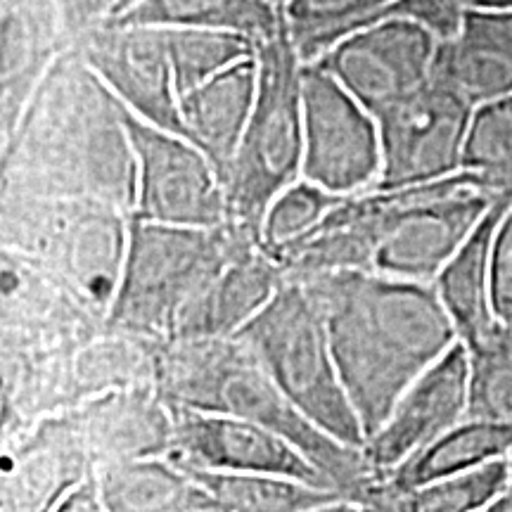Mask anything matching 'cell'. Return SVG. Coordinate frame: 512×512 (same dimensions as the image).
Returning <instances> with one entry per match:
<instances>
[{
	"mask_svg": "<svg viewBox=\"0 0 512 512\" xmlns=\"http://www.w3.org/2000/svg\"><path fill=\"white\" fill-rule=\"evenodd\" d=\"M112 22L226 31L259 46L283 27V10L273 0H143L138 8Z\"/></svg>",
	"mask_w": 512,
	"mask_h": 512,
	"instance_id": "obj_26",
	"label": "cell"
},
{
	"mask_svg": "<svg viewBox=\"0 0 512 512\" xmlns=\"http://www.w3.org/2000/svg\"><path fill=\"white\" fill-rule=\"evenodd\" d=\"M238 226L181 228L131 216L121 283L105 328L171 344L185 306L233 249Z\"/></svg>",
	"mask_w": 512,
	"mask_h": 512,
	"instance_id": "obj_8",
	"label": "cell"
},
{
	"mask_svg": "<svg viewBox=\"0 0 512 512\" xmlns=\"http://www.w3.org/2000/svg\"><path fill=\"white\" fill-rule=\"evenodd\" d=\"M311 512H363L358 505H354L351 501H347V498H337V501H330L325 505H320V508L311 510Z\"/></svg>",
	"mask_w": 512,
	"mask_h": 512,
	"instance_id": "obj_40",
	"label": "cell"
},
{
	"mask_svg": "<svg viewBox=\"0 0 512 512\" xmlns=\"http://www.w3.org/2000/svg\"><path fill=\"white\" fill-rule=\"evenodd\" d=\"M235 339L320 432L339 444L366 446V434L339 380L323 313L304 283L285 278Z\"/></svg>",
	"mask_w": 512,
	"mask_h": 512,
	"instance_id": "obj_7",
	"label": "cell"
},
{
	"mask_svg": "<svg viewBox=\"0 0 512 512\" xmlns=\"http://www.w3.org/2000/svg\"><path fill=\"white\" fill-rule=\"evenodd\" d=\"M55 512H107L105 505L100 501L98 491V479H88L86 484H81L74 494H69L64 501L57 505Z\"/></svg>",
	"mask_w": 512,
	"mask_h": 512,
	"instance_id": "obj_38",
	"label": "cell"
},
{
	"mask_svg": "<svg viewBox=\"0 0 512 512\" xmlns=\"http://www.w3.org/2000/svg\"><path fill=\"white\" fill-rule=\"evenodd\" d=\"M57 8L62 12L64 29L74 46L83 34L114 19L119 0H57Z\"/></svg>",
	"mask_w": 512,
	"mask_h": 512,
	"instance_id": "obj_37",
	"label": "cell"
},
{
	"mask_svg": "<svg viewBox=\"0 0 512 512\" xmlns=\"http://www.w3.org/2000/svg\"><path fill=\"white\" fill-rule=\"evenodd\" d=\"M467 377V349L458 342L408 387L387 422L366 441L370 467L380 475L399 470L467 420Z\"/></svg>",
	"mask_w": 512,
	"mask_h": 512,
	"instance_id": "obj_16",
	"label": "cell"
},
{
	"mask_svg": "<svg viewBox=\"0 0 512 512\" xmlns=\"http://www.w3.org/2000/svg\"><path fill=\"white\" fill-rule=\"evenodd\" d=\"M95 479L107 512H221L209 491L169 456L105 467Z\"/></svg>",
	"mask_w": 512,
	"mask_h": 512,
	"instance_id": "obj_24",
	"label": "cell"
},
{
	"mask_svg": "<svg viewBox=\"0 0 512 512\" xmlns=\"http://www.w3.org/2000/svg\"><path fill=\"white\" fill-rule=\"evenodd\" d=\"M339 200H342L339 195L299 178L297 183L280 192L268 207L264 226H261V245L268 254L292 245L311 233L330 214L332 207H337Z\"/></svg>",
	"mask_w": 512,
	"mask_h": 512,
	"instance_id": "obj_34",
	"label": "cell"
},
{
	"mask_svg": "<svg viewBox=\"0 0 512 512\" xmlns=\"http://www.w3.org/2000/svg\"><path fill=\"white\" fill-rule=\"evenodd\" d=\"M128 238L131 214L105 202L0 192V249L46 271L105 323Z\"/></svg>",
	"mask_w": 512,
	"mask_h": 512,
	"instance_id": "obj_5",
	"label": "cell"
},
{
	"mask_svg": "<svg viewBox=\"0 0 512 512\" xmlns=\"http://www.w3.org/2000/svg\"><path fill=\"white\" fill-rule=\"evenodd\" d=\"M273 3H275V5H278V8H280V10H283V8H285V3H287V0H273Z\"/></svg>",
	"mask_w": 512,
	"mask_h": 512,
	"instance_id": "obj_43",
	"label": "cell"
},
{
	"mask_svg": "<svg viewBox=\"0 0 512 512\" xmlns=\"http://www.w3.org/2000/svg\"><path fill=\"white\" fill-rule=\"evenodd\" d=\"M465 10H494L512 12V0H460Z\"/></svg>",
	"mask_w": 512,
	"mask_h": 512,
	"instance_id": "obj_39",
	"label": "cell"
},
{
	"mask_svg": "<svg viewBox=\"0 0 512 512\" xmlns=\"http://www.w3.org/2000/svg\"><path fill=\"white\" fill-rule=\"evenodd\" d=\"M95 475L74 408L53 415L0 446V512H55Z\"/></svg>",
	"mask_w": 512,
	"mask_h": 512,
	"instance_id": "obj_15",
	"label": "cell"
},
{
	"mask_svg": "<svg viewBox=\"0 0 512 512\" xmlns=\"http://www.w3.org/2000/svg\"><path fill=\"white\" fill-rule=\"evenodd\" d=\"M74 411L98 472L174 451V411L155 387L98 396Z\"/></svg>",
	"mask_w": 512,
	"mask_h": 512,
	"instance_id": "obj_20",
	"label": "cell"
},
{
	"mask_svg": "<svg viewBox=\"0 0 512 512\" xmlns=\"http://www.w3.org/2000/svg\"><path fill=\"white\" fill-rule=\"evenodd\" d=\"M140 3H143V0H119V8H117V15H114V19L128 15V12H131L133 8H138ZM110 22H112V19H110Z\"/></svg>",
	"mask_w": 512,
	"mask_h": 512,
	"instance_id": "obj_42",
	"label": "cell"
},
{
	"mask_svg": "<svg viewBox=\"0 0 512 512\" xmlns=\"http://www.w3.org/2000/svg\"><path fill=\"white\" fill-rule=\"evenodd\" d=\"M465 171L496 195L512 197V95L475 110L465 147Z\"/></svg>",
	"mask_w": 512,
	"mask_h": 512,
	"instance_id": "obj_32",
	"label": "cell"
},
{
	"mask_svg": "<svg viewBox=\"0 0 512 512\" xmlns=\"http://www.w3.org/2000/svg\"><path fill=\"white\" fill-rule=\"evenodd\" d=\"M432 79L475 110L512 95V12L467 10L456 34L439 41Z\"/></svg>",
	"mask_w": 512,
	"mask_h": 512,
	"instance_id": "obj_21",
	"label": "cell"
},
{
	"mask_svg": "<svg viewBox=\"0 0 512 512\" xmlns=\"http://www.w3.org/2000/svg\"><path fill=\"white\" fill-rule=\"evenodd\" d=\"M105 320L46 271L0 249V344L81 349Z\"/></svg>",
	"mask_w": 512,
	"mask_h": 512,
	"instance_id": "obj_17",
	"label": "cell"
},
{
	"mask_svg": "<svg viewBox=\"0 0 512 512\" xmlns=\"http://www.w3.org/2000/svg\"><path fill=\"white\" fill-rule=\"evenodd\" d=\"M235 226V223H233ZM285 283L283 268L252 233L238 228L233 249L185 306L176 339H233Z\"/></svg>",
	"mask_w": 512,
	"mask_h": 512,
	"instance_id": "obj_18",
	"label": "cell"
},
{
	"mask_svg": "<svg viewBox=\"0 0 512 512\" xmlns=\"http://www.w3.org/2000/svg\"><path fill=\"white\" fill-rule=\"evenodd\" d=\"M69 48L57 0H0V140Z\"/></svg>",
	"mask_w": 512,
	"mask_h": 512,
	"instance_id": "obj_19",
	"label": "cell"
},
{
	"mask_svg": "<svg viewBox=\"0 0 512 512\" xmlns=\"http://www.w3.org/2000/svg\"><path fill=\"white\" fill-rule=\"evenodd\" d=\"M302 178L332 195L373 190L382 178L377 119L318 62H304Z\"/></svg>",
	"mask_w": 512,
	"mask_h": 512,
	"instance_id": "obj_9",
	"label": "cell"
},
{
	"mask_svg": "<svg viewBox=\"0 0 512 512\" xmlns=\"http://www.w3.org/2000/svg\"><path fill=\"white\" fill-rule=\"evenodd\" d=\"M259 83L256 53L221 74L211 76L202 86L192 88L178 100L183 138L209 157L219 178L238 152L242 133L252 117Z\"/></svg>",
	"mask_w": 512,
	"mask_h": 512,
	"instance_id": "obj_22",
	"label": "cell"
},
{
	"mask_svg": "<svg viewBox=\"0 0 512 512\" xmlns=\"http://www.w3.org/2000/svg\"><path fill=\"white\" fill-rule=\"evenodd\" d=\"M512 460H496L477 470L411 486L408 512H484L510 486Z\"/></svg>",
	"mask_w": 512,
	"mask_h": 512,
	"instance_id": "obj_33",
	"label": "cell"
},
{
	"mask_svg": "<svg viewBox=\"0 0 512 512\" xmlns=\"http://www.w3.org/2000/svg\"><path fill=\"white\" fill-rule=\"evenodd\" d=\"M259 83L252 117L221 185L228 221L261 242V226L275 197L302 178L304 164V60L283 27L256 46Z\"/></svg>",
	"mask_w": 512,
	"mask_h": 512,
	"instance_id": "obj_6",
	"label": "cell"
},
{
	"mask_svg": "<svg viewBox=\"0 0 512 512\" xmlns=\"http://www.w3.org/2000/svg\"><path fill=\"white\" fill-rule=\"evenodd\" d=\"M484 512H512V498L508 496V491L498 498V501L491 505V508H486Z\"/></svg>",
	"mask_w": 512,
	"mask_h": 512,
	"instance_id": "obj_41",
	"label": "cell"
},
{
	"mask_svg": "<svg viewBox=\"0 0 512 512\" xmlns=\"http://www.w3.org/2000/svg\"><path fill=\"white\" fill-rule=\"evenodd\" d=\"M183 467L209 491L221 512H311L320 505L342 498L337 491L320 489V486L287 477L226 475V472Z\"/></svg>",
	"mask_w": 512,
	"mask_h": 512,
	"instance_id": "obj_28",
	"label": "cell"
},
{
	"mask_svg": "<svg viewBox=\"0 0 512 512\" xmlns=\"http://www.w3.org/2000/svg\"><path fill=\"white\" fill-rule=\"evenodd\" d=\"M496 460H512V422L467 418L399 470L387 472L406 486L477 470Z\"/></svg>",
	"mask_w": 512,
	"mask_h": 512,
	"instance_id": "obj_27",
	"label": "cell"
},
{
	"mask_svg": "<svg viewBox=\"0 0 512 512\" xmlns=\"http://www.w3.org/2000/svg\"><path fill=\"white\" fill-rule=\"evenodd\" d=\"M465 8L460 0H394L387 10L377 17L380 19H411L430 29L439 41H446L460 29L465 17Z\"/></svg>",
	"mask_w": 512,
	"mask_h": 512,
	"instance_id": "obj_36",
	"label": "cell"
},
{
	"mask_svg": "<svg viewBox=\"0 0 512 512\" xmlns=\"http://www.w3.org/2000/svg\"><path fill=\"white\" fill-rule=\"evenodd\" d=\"M166 344L105 328L76 351V396L81 403L128 389H159Z\"/></svg>",
	"mask_w": 512,
	"mask_h": 512,
	"instance_id": "obj_25",
	"label": "cell"
},
{
	"mask_svg": "<svg viewBox=\"0 0 512 512\" xmlns=\"http://www.w3.org/2000/svg\"><path fill=\"white\" fill-rule=\"evenodd\" d=\"M394 0H287L285 27L304 62H316L335 43L370 27Z\"/></svg>",
	"mask_w": 512,
	"mask_h": 512,
	"instance_id": "obj_29",
	"label": "cell"
},
{
	"mask_svg": "<svg viewBox=\"0 0 512 512\" xmlns=\"http://www.w3.org/2000/svg\"><path fill=\"white\" fill-rule=\"evenodd\" d=\"M467 349V418L512 422V330L498 323Z\"/></svg>",
	"mask_w": 512,
	"mask_h": 512,
	"instance_id": "obj_30",
	"label": "cell"
},
{
	"mask_svg": "<svg viewBox=\"0 0 512 512\" xmlns=\"http://www.w3.org/2000/svg\"><path fill=\"white\" fill-rule=\"evenodd\" d=\"M169 55L174 64L178 100L192 88L202 86L211 76L252 57L256 46L247 38L209 29H166Z\"/></svg>",
	"mask_w": 512,
	"mask_h": 512,
	"instance_id": "obj_31",
	"label": "cell"
},
{
	"mask_svg": "<svg viewBox=\"0 0 512 512\" xmlns=\"http://www.w3.org/2000/svg\"><path fill=\"white\" fill-rule=\"evenodd\" d=\"M510 202L512 197H503L489 209L475 233L465 240V245L453 254L432 283L463 347L477 344L498 325L491 304V247L498 221Z\"/></svg>",
	"mask_w": 512,
	"mask_h": 512,
	"instance_id": "obj_23",
	"label": "cell"
},
{
	"mask_svg": "<svg viewBox=\"0 0 512 512\" xmlns=\"http://www.w3.org/2000/svg\"><path fill=\"white\" fill-rule=\"evenodd\" d=\"M299 283L323 313L339 380L368 441L408 387L456 347L458 332L434 285L368 271Z\"/></svg>",
	"mask_w": 512,
	"mask_h": 512,
	"instance_id": "obj_2",
	"label": "cell"
},
{
	"mask_svg": "<svg viewBox=\"0 0 512 512\" xmlns=\"http://www.w3.org/2000/svg\"><path fill=\"white\" fill-rule=\"evenodd\" d=\"M472 117L475 107L434 79L384 110L377 117L382 143L377 188H413L465 171Z\"/></svg>",
	"mask_w": 512,
	"mask_h": 512,
	"instance_id": "obj_10",
	"label": "cell"
},
{
	"mask_svg": "<svg viewBox=\"0 0 512 512\" xmlns=\"http://www.w3.org/2000/svg\"><path fill=\"white\" fill-rule=\"evenodd\" d=\"M498 200L470 171L413 188L356 192L292 242L285 261L302 278L368 271L432 285Z\"/></svg>",
	"mask_w": 512,
	"mask_h": 512,
	"instance_id": "obj_3",
	"label": "cell"
},
{
	"mask_svg": "<svg viewBox=\"0 0 512 512\" xmlns=\"http://www.w3.org/2000/svg\"><path fill=\"white\" fill-rule=\"evenodd\" d=\"M491 304L498 323L512 330V202L498 221L491 247Z\"/></svg>",
	"mask_w": 512,
	"mask_h": 512,
	"instance_id": "obj_35",
	"label": "cell"
},
{
	"mask_svg": "<svg viewBox=\"0 0 512 512\" xmlns=\"http://www.w3.org/2000/svg\"><path fill=\"white\" fill-rule=\"evenodd\" d=\"M174 411V451L169 458L197 470L226 472V475H268L330 489L323 472L297 446L266 427L230 415ZM342 496V494H339Z\"/></svg>",
	"mask_w": 512,
	"mask_h": 512,
	"instance_id": "obj_14",
	"label": "cell"
},
{
	"mask_svg": "<svg viewBox=\"0 0 512 512\" xmlns=\"http://www.w3.org/2000/svg\"><path fill=\"white\" fill-rule=\"evenodd\" d=\"M72 48L128 112L183 136L166 29L105 22L83 34Z\"/></svg>",
	"mask_w": 512,
	"mask_h": 512,
	"instance_id": "obj_13",
	"label": "cell"
},
{
	"mask_svg": "<svg viewBox=\"0 0 512 512\" xmlns=\"http://www.w3.org/2000/svg\"><path fill=\"white\" fill-rule=\"evenodd\" d=\"M439 38L411 19H380L335 43L318 64L377 119L432 79Z\"/></svg>",
	"mask_w": 512,
	"mask_h": 512,
	"instance_id": "obj_12",
	"label": "cell"
},
{
	"mask_svg": "<svg viewBox=\"0 0 512 512\" xmlns=\"http://www.w3.org/2000/svg\"><path fill=\"white\" fill-rule=\"evenodd\" d=\"M0 192L136 209L138 166L124 105L69 48L0 140Z\"/></svg>",
	"mask_w": 512,
	"mask_h": 512,
	"instance_id": "obj_1",
	"label": "cell"
},
{
	"mask_svg": "<svg viewBox=\"0 0 512 512\" xmlns=\"http://www.w3.org/2000/svg\"><path fill=\"white\" fill-rule=\"evenodd\" d=\"M124 119L138 166L136 209L131 216L162 226H226V192L209 157L188 138L147 124L126 107Z\"/></svg>",
	"mask_w": 512,
	"mask_h": 512,
	"instance_id": "obj_11",
	"label": "cell"
},
{
	"mask_svg": "<svg viewBox=\"0 0 512 512\" xmlns=\"http://www.w3.org/2000/svg\"><path fill=\"white\" fill-rule=\"evenodd\" d=\"M159 392L171 406L242 418L280 434L347 501L375 475L363 448L339 444L306 420L235 337L166 344Z\"/></svg>",
	"mask_w": 512,
	"mask_h": 512,
	"instance_id": "obj_4",
	"label": "cell"
}]
</instances>
